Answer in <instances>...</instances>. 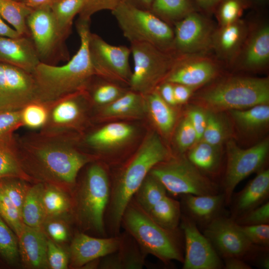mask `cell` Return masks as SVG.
Returning a JSON list of instances; mask_svg holds the SVG:
<instances>
[{"mask_svg": "<svg viewBox=\"0 0 269 269\" xmlns=\"http://www.w3.org/2000/svg\"><path fill=\"white\" fill-rule=\"evenodd\" d=\"M16 152L24 171L50 183L71 185L92 158L78 150L70 136L41 132L16 136Z\"/></svg>", "mask_w": 269, "mask_h": 269, "instance_id": "1", "label": "cell"}, {"mask_svg": "<svg viewBox=\"0 0 269 269\" xmlns=\"http://www.w3.org/2000/svg\"><path fill=\"white\" fill-rule=\"evenodd\" d=\"M90 21L79 18L77 20L80 46L66 64L57 66L40 62L36 66L32 73L35 86V101L49 103L84 90L95 76L88 48Z\"/></svg>", "mask_w": 269, "mask_h": 269, "instance_id": "2", "label": "cell"}, {"mask_svg": "<svg viewBox=\"0 0 269 269\" xmlns=\"http://www.w3.org/2000/svg\"><path fill=\"white\" fill-rule=\"evenodd\" d=\"M168 155L159 136L152 133L121 170L111 187L106 211L110 231L114 236L119 232L124 210L144 178L155 165L168 159Z\"/></svg>", "mask_w": 269, "mask_h": 269, "instance_id": "3", "label": "cell"}, {"mask_svg": "<svg viewBox=\"0 0 269 269\" xmlns=\"http://www.w3.org/2000/svg\"><path fill=\"white\" fill-rule=\"evenodd\" d=\"M121 225L146 255L151 254L165 264L173 260L183 263L177 230L160 226L133 198L124 210Z\"/></svg>", "mask_w": 269, "mask_h": 269, "instance_id": "4", "label": "cell"}, {"mask_svg": "<svg viewBox=\"0 0 269 269\" xmlns=\"http://www.w3.org/2000/svg\"><path fill=\"white\" fill-rule=\"evenodd\" d=\"M200 100L214 111L243 110L269 102L268 78L232 77L203 92Z\"/></svg>", "mask_w": 269, "mask_h": 269, "instance_id": "5", "label": "cell"}, {"mask_svg": "<svg viewBox=\"0 0 269 269\" xmlns=\"http://www.w3.org/2000/svg\"><path fill=\"white\" fill-rule=\"evenodd\" d=\"M111 12L130 43H148L162 50L172 52L173 30L150 10L123 1Z\"/></svg>", "mask_w": 269, "mask_h": 269, "instance_id": "6", "label": "cell"}, {"mask_svg": "<svg viewBox=\"0 0 269 269\" xmlns=\"http://www.w3.org/2000/svg\"><path fill=\"white\" fill-rule=\"evenodd\" d=\"M111 185L105 169L92 164L88 169L77 197V215L86 228L105 233V213L110 195Z\"/></svg>", "mask_w": 269, "mask_h": 269, "instance_id": "7", "label": "cell"}, {"mask_svg": "<svg viewBox=\"0 0 269 269\" xmlns=\"http://www.w3.org/2000/svg\"><path fill=\"white\" fill-rule=\"evenodd\" d=\"M149 173L174 195L219 193L218 185L185 157L167 159L155 165Z\"/></svg>", "mask_w": 269, "mask_h": 269, "instance_id": "8", "label": "cell"}, {"mask_svg": "<svg viewBox=\"0 0 269 269\" xmlns=\"http://www.w3.org/2000/svg\"><path fill=\"white\" fill-rule=\"evenodd\" d=\"M134 69L129 86L131 90L145 95L156 88L170 71L176 57L145 42L131 43Z\"/></svg>", "mask_w": 269, "mask_h": 269, "instance_id": "9", "label": "cell"}, {"mask_svg": "<svg viewBox=\"0 0 269 269\" xmlns=\"http://www.w3.org/2000/svg\"><path fill=\"white\" fill-rule=\"evenodd\" d=\"M26 24L41 62L56 65L60 60L69 59L67 38L59 29L50 6L33 9Z\"/></svg>", "mask_w": 269, "mask_h": 269, "instance_id": "10", "label": "cell"}, {"mask_svg": "<svg viewBox=\"0 0 269 269\" xmlns=\"http://www.w3.org/2000/svg\"><path fill=\"white\" fill-rule=\"evenodd\" d=\"M269 150L266 139L247 149L238 146L233 140L227 144V166L223 181L225 203L231 201L237 185L253 173L260 171L265 163Z\"/></svg>", "mask_w": 269, "mask_h": 269, "instance_id": "11", "label": "cell"}, {"mask_svg": "<svg viewBox=\"0 0 269 269\" xmlns=\"http://www.w3.org/2000/svg\"><path fill=\"white\" fill-rule=\"evenodd\" d=\"M88 48L95 76L129 84L132 72L129 63L130 47L110 44L90 32Z\"/></svg>", "mask_w": 269, "mask_h": 269, "instance_id": "12", "label": "cell"}, {"mask_svg": "<svg viewBox=\"0 0 269 269\" xmlns=\"http://www.w3.org/2000/svg\"><path fill=\"white\" fill-rule=\"evenodd\" d=\"M204 235L219 256L244 260L257 255L261 249L251 243L231 218L219 216L206 225Z\"/></svg>", "mask_w": 269, "mask_h": 269, "instance_id": "13", "label": "cell"}, {"mask_svg": "<svg viewBox=\"0 0 269 269\" xmlns=\"http://www.w3.org/2000/svg\"><path fill=\"white\" fill-rule=\"evenodd\" d=\"M86 98L83 90L46 103L47 119L40 132L49 135L70 136V133L79 128L85 120Z\"/></svg>", "mask_w": 269, "mask_h": 269, "instance_id": "14", "label": "cell"}, {"mask_svg": "<svg viewBox=\"0 0 269 269\" xmlns=\"http://www.w3.org/2000/svg\"><path fill=\"white\" fill-rule=\"evenodd\" d=\"M33 101L35 86L32 74L0 62V111L20 110Z\"/></svg>", "mask_w": 269, "mask_h": 269, "instance_id": "15", "label": "cell"}, {"mask_svg": "<svg viewBox=\"0 0 269 269\" xmlns=\"http://www.w3.org/2000/svg\"><path fill=\"white\" fill-rule=\"evenodd\" d=\"M185 240L183 269H219L224 267L219 255L206 237L188 216H182Z\"/></svg>", "mask_w": 269, "mask_h": 269, "instance_id": "16", "label": "cell"}, {"mask_svg": "<svg viewBox=\"0 0 269 269\" xmlns=\"http://www.w3.org/2000/svg\"><path fill=\"white\" fill-rule=\"evenodd\" d=\"M174 24L172 50L177 55L200 52L212 42V26L197 13L191 12Z\"/></svg>", "mask_w": 269, "mask_h": 269, "instance_id": "17", "label": "cell"}, {"mask_svg": "<svg viewBox=\"0 0 269 269\" xmlns=\"http://www.w3.org/2000/svg\"><path fill=\"white\" fill-rule=\"evenodd\" d=\"M124 240V238L119 236L99 238L78 233L70 246V265L74 268H80L90 262L111 254L121 247Z\"/></svg>", "mask_w": 269, "mask_h": 269, "instance_id": "18", "label": "cell"}, {"mask_svg": "<svg viewBox=\"0 0 269 269\" xmlns=\"http://www.w3.org/2000/svg\"><path fill=\"white\" fill-rule=\"evenodd\" d=\"M216 73L215 64L207 59H184L177 55L164 82L193 88L210 81Z\"/></svg>", "mask_w": 269, "mask_h": 269, "instance_id": "19", "label": "cell"}, {"mask_svg": "<svg viewBox=\"0 0 269 269\" xmlns=\"http://www.w3.org/2000/svg\"><path fill=\"white\" fill-rule=\"evenodd\" d=\"M0 62L31 74L41 62L30 37L26 36H0Z\"/></svg>", "mask_w": 269, "mask_h": 269, "instance_id": "20", "label": "cell"}, {"mask_svg": "<svg viewBox=\"0 0 269 269\" xmlns=\"http://www.w3.org/2000/svg\"><path fill=\"white\" fill-rule=\"evenodd\" d=\"M19 257L23 266L29 269H43L49 268L47 261V240L42 229L24 225L18 236Z\"/></svg>", "mask_w": 269, "mask_h": 269, "instance_id": "21", "label": "cell"}, {"mask_svg": "<svg viewBox=\"0 0 269 269\" xmlns=\"http://www.w3.org/2000/svg\"><path fill=\"white\" fill-rule=\"evenodd\" d=\"M269 195V170L262 169L234 197L232 206L235 220L263 204Z\"/></svg>", "mask_w": 269, "mask_h": 269, "instance_id": "22", "label": "cell"}, {"mask_svg": "<svg viewBox=\"0 0 269 269\" xmlns=\"http://www.w3.org/2000/svg\"><path fill=\"white\" fill-rule=\"evenodd\" d=\"M183 203L189 216L195 223L205 226L220 215L225 203L223 193L209 195H183Z\"/></svg>", "mask_w": 269, "mask_h": 269, "instance_id": "23", "label": "cell"}, {"mask_svg": "<svg viewBox=\"0 0 269 269\" xmlns=\"http://www.w3.org/2000/svg\"><path fill=\"white\" fill-rule=\"evenodd\" d=\"M134 133V129L130 125L113 123L88 134L85 141L94 149L105 150L123 144L133 137Z\"/></svg>", "mask_w": 269, "mask_h": 269, "instance_id": "24", "label": "cell"}, {"mask_svg": "<svg viewBox=\"0 0 269 269\" xmlns=\"http://www.w3.org/2000/svg\"><path fill=\"white\" fill-rule=\"evenodd\" d=\"M269 60V26L265 24L252 34L241 58L242 66L247 69L263 68Z\"/></svg>", "mask_w": 269, "mask_h": 269, "instance_id": "25", "label": "cell"}, {"mask_svg": "<svg viewBox=\"0 0 269 269\" xmlns=\"http://www.w3.org/2000/svg\"><path fill=\"white\" fill-rule=\"evenodd\" d=\"M244 22L238 20L232 23L221 26L213 35L212 42L219 56L230 58L238 51L247 33Z\"/></svg>", "mask_w": 269, "mask_h": 269, "instance_id": "26", "label": "cell"}, {"mask_svg": "<svg viewBox=\"0 0 269 269\" xmlns=\"http://www.w3.org/2000/svg\"><path fill=\"white\" fill-rule=\"evenodd\" d=\"M128 245L124 238L121 247L116 252L104 257L100 263L102 269H141L146 254L137 244Z\"/></svg>", "mask_w": 269, "mask_h": 269, "instance_id": "27", "label": "cell"}, {"mask_svg": "<svg viewBox=\"0 0 269 269\" xmlns=\"http://www.w3.org/2000/svg\"><path fill=\"white\" fill-rule=\"evenodd\" d=\"M145 106L155 126L164 134L172 130L176 121V114L171 106L155 90L144 95Z\"/></svg>", "mask_w": 269, "mask_h": 269, "instance_id": "28", "label": "cell"}, {"mask_svg": "<svg viewBox=\"0 0 269 269\" xmlns=\"http://www.w3.org/2000/svg\"><path fill=\"white\" fill-rule=\"evenodd\" d=\"M44 184L39 182L28 188L21 212L23 223L29 227L42 229L46 220L42 201Z\"/></svg>", "mask_w": 269, "mask_h": 269, "instance_id": "29", "label": "cell"}, {"mask_svg": "<svg viewBox=\"0 0 269 269\" xmlns=\"http://www.w3.org/2000/svg\"><path fill=\"white\" fill-rule=\"evenodd\" d=\"M145 105L144 95L131 90L106 105L102 114L107 117L139 116L142 114Z\"/></svg>", "mask_w": 269, "mask_h": 269, "instance_id": "30", "label": "cell"}, {"mask_svg": "<svg viewBox=\"0 0 269 269\" xmlns=\"http://www.w3.org/2000/svg\"><path fill=\"white\" fill-rule=\"evenodd\" d=\"M147 212L163 228L171 231L177 229L181 219V206L178 201L166 195Z\"/></svg>", "mask_w": 269, "mask_h": 269, "instance_id": "31", "label": "cell"}, {"mask_svg": "<svg viewBox=\"0 0 269 269\" xmlns=\"http://www.w3.org/2000/svg\"><path fill=\"white\" fill-rule=\"evenodd\" d=\"M197 142L189 151L187 158L203 173L216 172L221 162L219 147L202 140Z\"/></svg>", "mask_w": 269, "mask_h": 269, "instance_id": "32", "label": "cell"}, {"mask_svg": "<svg viewBox=\"0 0 269 269\" xmlns=\"http://www.w3.org/2000/svg\"><path fill=\"white\" fill-rule=\"evenodd\" d=\"M33 9L16 0H0V15L22 36L30 37L26 19Z\"/></svg>", "mask_w": 269, "mask_h": 269, "instance_id": "33", "label": "cell"}, {"mask_svg": "<svg viewBox=\"0 0 269 269\" xmlns=\"http://www.w3.org/2000/svg\"><path fill=\"white\" fill-rule=\"evenodd\" d=\"M85 0H57L50 6L61 31L67 38L74 17L83 9Z\"/></svg>", "mask_w": 269, "mask_h": 269, "instance_id": "34", "label": "cell"}, {"mask_svg": "<svg viewBox=\"0 0 269 269\" xmlns=\"http://www.w3.org/2000/svg\"><path fill=\"white\" fill-rule=\"evenodd\" d=\"M166 192L167 190L163 184L149 173L133 198L143 209L148 212L166 195Z\"/></svg>", "mask_w": 269, "mask_h": 269, "instance_id": "35", "label": "cell"}, {"mask_svg": "<svg viewBox=\"0 0 269 269\" xmlns=\"http://www.w3.org/2000/svg\"><path fill=\"white\" fill-rule=\"evenodd\" d=\"M149 10L164 21L174 23L193 11L190 0H153Z\"/></svg>", "mask_w": 269, "mask_h": 269, "instance_id": "36", "label": "cell"}, {"mask_svg": "<svg viewBox=\"0 0 269 269\" xmlns=\"http://www.w3.org/2000/svg\"><path fill=\"white\" fill-rule=\"evenodd\" d=\"M42 201L46 219L62 215L70 208V202L66 193L58 185L50 183L44 184Z\"/></svg>", "mask_w": 269, "mask_h": 269, "instance_id": "37", "label": "cell"}, {"mask_svg": "<svg viewBox=\"0 0 269 269\" xmlns=\"http://www.w3.org/2000/svg\"><path fill=\"white\" fill-rule=\"evenodd\" d=\"M230 112L238 125L246 130L258 129L269 122L268 104L257 105L243 110H232Z\"/></svg>", "mask_w": 269, "mask_h": 269, "instance_id": "38", "label": "cell"}, {"mask_svg": "<svg viewBox=\"0 0 269 269\" xmlns=\"http://www.w3.org/2000/svg\"><path fill=\"white\" fill-rule=\"evenodd\" d=\"M20 110L0 111V146L16 148L14 132L23 127Z\"/></svg>", "mask_w": 269, "mask_h": 269, "instance_id": "39", "label": "cell"}, {"mask_svg": "<svg viewBox=\"0 0 269 269\" xmlns=\"http://www.w3.org/2000/svg\"><path fill=\"white\" fill-rule=\"evenodd\" d=\"M5 177H17L25 180L31 179L21 166L16 148L0 146V179Z\"/></svg>", "mask_w": 269, "mask_h": 269, "instance_id": "40", "label": "cell"}, {"mask_svg": "<svg viewBox=\"0 0 269 269\" xmlns=\"http://www.w3.org/2000/svg\"><path fill=\"white\" fill-rule=\"evenodd\" d=\"M88 85L84 90L86 96L93 103L99 106L110 104L126 92L119 86L112 83H103L96 85H92L89 83Z\"/></svg>", "mask_w": 269, "mask_h": 269, "instance_id": "41", "label": "cell"}, {"mask_svg": "<svg viewBox=\"0 0 269 269\" xmlns=\"http://www.w3.org/2000/svg\"><path fill=\"white\" fill-rule=\"evenodd\" d=\"M0 255L10 264H14L19 257L17 237L0 216Z\"/></svg>", "mask_w": 269, "mask_h": 269, "instance_id": "42", "label": "cell"}, {"mask_svg": "<svg viewBox=\"0 0 269 269\" xmlns=\"http://www.w3.org/2000/svg\"><path fill=\"white\" fill-rule=\"evenodd\" d=\"M23 127L30 129H41L46 122L48 110L46 103L33 101L20 110Z\"/></svg>", "mask_w": 269, "mask_h": 269, "instance_id": "43", "label": "cell"}, {"mask_svg": "<svg viewBox=\"0 0 269 269\" xmlns=\"http://www.w3.org/2000/svg\"><path fill=\"white\" fill-rule=\"evenodd\" d=\"M0 216L14 232L17 237L24 224L19 213L0 183Z\"/></svg>", "mask_w": 269, "mask_h": 269, "instance_id": "44", "label": "cell"}, {"mask_svg": "<svg viewBox=\"0 0 269 269\" xmlns=\"http://www.w3.org/2000/svg\"><path fill=\"white\" fill-rule=\"evenodd\" d=\"M206 125L200 140L219 147L226 139L227 131L223 122L214 112L207 111Z\"/></svg>", "mask_w": 269, "mask_h": 269, "instance_id": "45", "label": "cell"}, {"mask_svg": "<svg viewBox=\"0 0 269 269\" xmlns=\"http://www.w3.org/2000/svg\"><path fill=\"white\" fill-rule=\"evenodd\" d=\"M24 181L25 180L17 177H5L0 179L1 186L15 206L21 218L22 206L29 188Z\"/></svg>", "mask_w": 269, "mask_h": 269, "instance_id": "46", "label": "cell"}, {"mask_svg": "<svg viewBox=\"0 0 269 269\" xmlns=\"http://www.w3.org/2000/svg\"><path fill=\"white\" fill-rule=\"evenodd\" d=\"M175 142L179 151L183 152L198 142L197 135L189 119L185 117L179 124L176 134Z\"/></svg>", "mask_w": 269, "mask_h": 269, "instance_id": "47", "label": "cell"}, {"mask_svg": "<svg viewBox=\"0 0 269 269\" xmlns=\"http://www.w3.org/2000/svg\"><path fill=\"white\" fill-rule=\"evenodd\" d=\"M244 6L243 0H222L218 11L221 25H228L239 20Z\"/></svg>", "mask_w": 269, "mask_h": 269, "instance_id": "48", "label": "cell"}, {"mask_svg": "<svg viewBox=\"0 0 269 269\" xmlns=\"http://www.w3.org/2000/svg\"><path fill=\"white\" fill-rule=\"evenodd\" d=\"M241 232L249 241L257 246L268 248L269 245V225H240Z\"/></svg>", "mask_w": 269, "mask_h": 269, "instance_id": "49", "label": "cell"}, {"mask_svg": "<svg viewBox=\"0 0 269 269\" xmlns=\"http://www.w3.org/2000/svg\"><path fill=\"white\" fill-rule=\"evenodd\" d=\"M234 220L240 225L269 224V202L268 201L264 203L238 217Z\"/></svg>", "mask_w": 269, "mask_h": 269, "instance_id": "50", "label": "cell"}, {"mask_svg": "<svg viewBox=\"0 0 269 269\" xmlns=\"http://www.w3.org/2000/svg\"><path fill=\"white\" fill-rule=\"evenodd\" d=\"M123 1L124 0H85L78 18L91 20V16L96 12L104 10L112 11Z\"/></svg>", "mask_w": 269, "mask_h": 269, "instance_id": "51", "label": "cell"}, {"mask_svg": "<svg viewBox=\"0 0 269 269\" xmlns=\"http://www.w3.org/2000/svg\"><path fill=\"white\" fill-rule=\"evenodd\" d=\"M47 261L49 268L52 269H66L69 257L66 252L54 241L47 240Z\"/></svg>", "mask_w": 269, "mask_h": 269, "instance_id": "52", "label": "cell"}, {"mask_svg": "<svg viewBox=\"0 0 269 269\" xmlns=\"http://www.w3.org/2000/svg\"><path fill=\"white\" fill-rule=\"evenodd\" d=\"M43 226L53 241L56 243L66 242L69 237V231L66 223L54 218L46 219Z\"/></svg>", "mask_w": 269, "mask_h": 269, "instance_id": "53", "label": "cell"}, {"mask_svg": "<svg viewBox=\"0 0 269 269\" xmlns=\"http://www.w3.org/2000/svg\"><path fill=\"white\" fill-rule=\"evenodd\" d=\"M187 116L196 131L199 141L201 139L206 125V112L199 108H193L189 110Z\"/></svg>", "mask_w": 269, "mask_h": 269, "instance_id": "54", "label": "cell"}, {"mask_svg": "<svg viewBox=\"0 0 269 269\" xmlns=\"http://www.w3.org/2000/svg\"><path fill=\"white\" fill-rule=\"evenodd\" d=\"M163 100L170 106L177 104L174 94L173 85L169 82H164L159 88H156Z\"/></svg>", "mask_w": 269, "mask_h": 269, "instance_id": "55", "label": "cell"}, {"mask_svg": "<svg viewBox=\"0 0 269 269\" xmlns=\"http://www.w3.org/2000/svg\"><path fill=\"white\" fill-rule=\"evenodd\" d=\"M173 85L174 97L177 104L185 103L190 98L192 88L178 84Z\"/></svg>", "mask_w": 269, "mask_h": 269, "instance_id": "56", "label": "cell"}, {"mask_svg": "<svg viewBox=\"0 0 269 269\" xmlns=\"http://www.w3.org/2000/svg\"><path fill=\"white\" fill-rule=\"evenodd\" d=\"M224 268L226 269H251V267L244 260L238 257L224 259Z\"/></svg>", "mask_w": 269, "mask_h": 269, "instance_id": "57", "label": "cell"}, {"mask_svg": "<svg viewBox=\"0 0 269 269\" xmlns=\"http://www.w3.org/2000/svg\"><path fill=\"white\" fill-rule=\"evenodd\" d=\"M20 35L13 28L7 24L0 15V36L16 38Z\"/></svg>", "mask_w": 269, "mask_h": 269, "instance_id": "58", "label": "cell"}, {"mask_svg": "<svg viewBox=\"0 0 269 269\" xmlns=\"http://www.w3.org/2000/svg\"><path fill=\"white\" fill-rule=\"evenodd\" d=\"M57 0H21L20 1L29 7L34 9L37 7L50 6Z\"/></svg>", "mask_w": 269, "mask_h": 269, "instance_id": "59", "label": "cell"}, {"mask_svg": "<svg viewBox=\"0 0 269 269\" xmlns=\"http://www.w3.org/2000/svg\"><path fill=\"white\" fill-rule=\"evenodd\" d=\"M141 9L150 10L153 0H124Z\"/></svg>", "mask_w": 269, "mask_h": 269, "instance_id": "60", "label": "cell"}, {"mask_svg": "<svg viewBox=\"0 0 269 269\" xmlns=\"http://www.w3.org/2000/svg\"><path fill=\"white\" fill-rule=\"evenodd\" d=\"M198 5L205 9H211L219 4L222 0H195Z\"/></svg>", "mask_w": 269, "mask_h": 269, "instance_id": "61", "label": "cell"}, {"mask_svg": "<svg viewBox=\"0 0 269 269\" xmlns=\"http://www.w3.org/2000/svg\"><path fill=\"white\" fill-rule=\"evenodd\" d=\"M258 264L260 267L263 269H269V256L266 255L265 256H262L258 260Z\"/></svg>", "mask_w": 269, "mask_h": 269, "instance_id": "62", "label": "cell"}, {"mask_svg": "<svg viewBox=\"0 0 269 269\" xmlns=\"http://www.w3.org/2000/svg\"><path fill=\"white\" fill-rule=\"evenodd\" d=\"M17 0V1H20L21 0Z\"/></svg>", "mask_w": 269, "mask_h": 269, "instance_id": "63", "label": "cell"}, {"mask_svg": "<svg viewBox=\"0 0 269 269\" xmlns=\"http://www.w3.org/2000/svg\"><path fill=\"white\" fill-rule=\"evenodd\" d=\"M255 0L260 1V0Z\"/></svg>", "mask_w": 269, "mask_h": 269, "instance_id": "64", "label": "cell"}]
</instances>
